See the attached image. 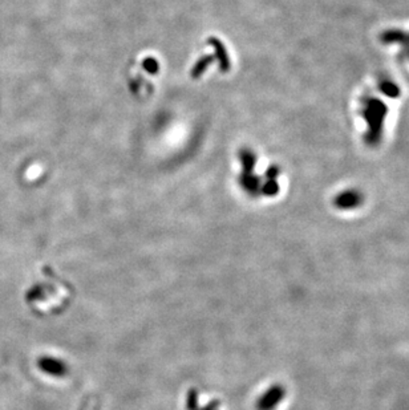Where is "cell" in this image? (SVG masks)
<instances>
[{"label":"cell","mask_w":409,"mask_h":410,"mask_svg":"<svg viewBox=\"0 0 409 410\" xmlns=\"http://www.w3.org/2000/svg\"><path fill=\"white\" fill-rule=\"evenodd\" d=\"M333 205L340 210L356 209L361 205V195L357 192H344L337 195Z\"/></svg>","instance_id":"1"},{"label":"cell","mask_w":409,"mask_h":410,"mask_svg":"<svg viewBox=\"0 0 409 410\" xmlns=\"http://www.w3.org/2000/svg\"><path fill=\"white\" fill-rule=\"evenodd\" d=\"M283 396H285V389H283L282 386H274V388H271V389L266 393V396L263 397L260 406H262L263 410H271L275 405H278V403L281 402Z\"/></svg>","instance_id":"2"},{"label":"cell","mask_w":409,"mask_h":410,"mask_svg":"<svg viewBox=\"0 0 409 410\" xmlns=\"http://www.w3.org/2000/svg\"><path fill=\"white\" fill-rule=\"evenodd\" d=\"M380 88H382L383 93H385L389 97H397L399 96V89L396 87L395 84L391 83V81H383L380 84Z\"/></svg>","instance_id":"3"}]
</instances>
